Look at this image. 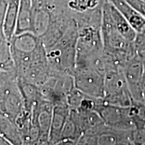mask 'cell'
Instances as JSON below:
<instances>
[{
	"label": "cell",
	"instance_id": "22",
	"mask_svg": "<svg viewBox=\"0 0 145 145\" xmlns=\"http://www.w3.org/2000/svg\"><path fill=\"white\" fill-rule=\"evenodd\" d=\"M144 80H143L142 84V95H143V100L145 103V60H144Z\"/></svg>",
	"mask_w": 145,
	"mask_h": 145
},
{
	"label": "cell",
	"instance_id": "10",
	"mask_svg": "<svg viewBox=\"0 0 145 145\" xmlns=\"http://www.w3.org/2000/svg\"><path fill=\"white\" fill-rule=\"evenodd\" d=\"M54 105L42 99L32 107V122L39 127L40 132L39 144H48V137L51 126Z\"/></svg>",
	"mask_w": 145,
	"mask_h": 145
},
{
	"label": "cell",
	"instance_id": "13",
	"mask_svg": "<svg viewBox=\"0 0 145 145\" xmlns=\"http://www.w3.org/2000/svg\"><path fill=\"white\" fill-rule=\"evenodd\" d=\"M32 29L33 14L32 0H20L14 35L24 32H32Z\"/></svg>",
	"mask_w": 145,
	"mask_h": 145
},
{
	"label": "cell",
	"instance_id": "15",
	"mask_svg": "<svg viewBox=\"0 0 145 145\" xmlns=\"http://www.w3.org/2000/svg\"><path fill=\"white\" fill-rule=\"evenodd\" d=\"M17 79L18 86L24 102L25 108L27 111L30 112L32 107L43 99L40 89L31 83L22 80L18 77Z\"/></svg>",
	"mask_w": 145,
	"mask_h": 145
},
{
	"label": "cell",
	"instance_id": "19",
	"mask_svg": "<svg viewBox=\"0 0 145 145\" xmlns=\"http://www.w3.org/2000/svg\"><path fill=\"white\" fill-rule=\"evenodd\" d=\"M129 112L136 128L145 126V103L133 100L129 107Z\"/></svg>",
	"mask_w": 145,
	"mask_h": 145
},
{
	"label": "cell",
	"instance_id": "6",
	"mask_svg": "<svg viewBox=\"0 0 145 145\" xmlns=\"http://www.w3.org/2000/svg\"><path fill=\"white\" fill-rule=\"evenodd\" d=\"M106 69L93 67H76L73 72L75 88L95 98L104 97Z\"/></svg>",
	"mask_w": 145,
	"mask_h": 145
},
{
	"label": "cell",
	"instance_id": "21",
	"mask_svg": "<svg viewBox=\"0 0 145 145\" xmlns=\"http://www.w3.org/2000/svg\"><path fill=\"white\" fill-rule=\"evenodd\" d=\"M10 142L0 133V145H10Z\"/></svg>",
	"mask_w": 145,
	"mask_h": 145
},
{
	"label": "cell",
	"instance_id": "11",
	"mask_svg": "<svg viewBox=\"0 0 145 145\" xmlns=\"http://www.w3.org/2000/svg\"><path fill=\"white\" fill-rule=\"evenodd\" d=\"M69 114L70 108L67 105H54L48 137V144H59Z\"/></svg>",
	"mask_w": 145,
	"mask_h": 145
},
{
	"label": "cell",
	"instance_id": "1",
	"mask_svg": "<svg viewBox=\"0 0 145 145\" xmlns=\"http://www.w3.org/2000/svg\"><path fill=\"white\" fill-rule=\"evenodd\" d=\"M32 32L40 39L47 49L62 37L72 20L73 12L68 0H32Z\"/></svg>",
	"mask_w": 145,
	"mask_h": 145
},
{
	"label": "cell",
	"instance_id": "16",
	"mask_svg": "<svg viewBox=\"0 0 145 145\" xmlns=\"http://www.w3.org/2000/svg\"><path fill=\"white\" fill-rule=\"evenodd\" d=\"M20 1V0H8L3 28L5 37L9 41L15 34Z\"/></svg>",
	"mask_w": 145,
	"mask_h": 145
},
{
	"label": "cell",
	"instance_id": "17",
	"mask_svg": "<svg viewBox=\"0 0 145 145\" xmlns=\"http://www.w3.org/2000/svg\"><path fill=\"white\" fill-rule=\"evenodd\" d=\"M0 133L11 145L24 144L21 133L14 120L0 114Z\"/></svg>",
	"mask_w": 145,
	"mask_h": 145
},
{
	"label": "cell",
	"instance_id": "5",
	"mask_svg": "<svg viewBox=\"0 0 145 145\" xmlns=\"http://www.w3.org/2000/svg\"><path fill=\"white\" fill-rule=\"evenodd\" d=\"M103 99L105 102L115 106H131L133 99L128 89L123 69L106 68Z\"/></svg>",
	"mask_w": 145,
	"mask_h": 145
},
{
	"label": "cell",
	"instance_id": "14",
	"mask_svg": "<svg viewBox=\"0 0 145 145\" xmlns=\"http://www.w3.org/2000/svg\"><path fill=\"white\" fill-rule=\"evenodd\" d=\"M110 15L114 26L119 33L130 42H134L137 37V32L132 28L126 18L109 1Z\"/></svg>",
	"mask_w": 145,
	"mask_h": 145
},
{
	"label": "cell",
	"instance_id": "18",
	"mask_svg": "<svg viewBox=\"0 0 145 145\" xmlns=\"http://www.w3.org/2000/svg\"><path fill=\"white\" fill-rule=\"evenodd\" d=\"M14 69L10 41L6 39L5 35L0 36V70L12 71Z\"/></svg>",
	"mask_w": 145,
	"mask_h": 145
},
{
	"label": "cell",
	"instance_id": "3",
	"mask_svg": "<svg viewBox=\"0 0 145 145\" xmlns=\"http://www.w3.org/2000/svg\"><path fill=\"white\" fill-rule=\"evenodd\" d=\"M77 38L78 26L73 18L62 37L53 46L46 49L51 71L66 72L73 75Z\"/></svg>",
	"mask_w": 145,
	"mask_h": 145
},
{
	"label": "cell",
	"instance_id": "4",
	"mask_svg": "<svg viewBox=\"0 0 145 145\" xmlns=\"http://www.w3.org/2000/svg\"><path fill=\"white\" fill-rule=\"evenodd\" d=\"M25 109L15 71H1L0 114L14 121L16 118Z\"/></svg>",
	"mask_w": 145,
	"mask_h": 145
},
{
	"label": "cell",
	"instance_id": "7",
	"mask_svg": "<svg viewBox=\"0 0 145 145\" xmlns=\"http://www.w3.org/2000/svg\"><path fill=\"white\" fill-rule=\"evenodd\" d=\"M133 131L117 129L103 124L83 134L77 144L133 145Z\"/></svg>",
	"mask_w": 145,
	"mask_h": 145
},
{
	"label": "cell",
	"instance_id": "23",
	"mask_svg": "<svg viewBox=\"0 0 145 145\" xmlns=\"http://www.w3.org/2000/svg\"><path fill=\"white\" fill-rule=\"evenodd\" d=\"M143 128H144V131H145V126H144V127H143Z\"/></svg>",
	"mask_w": 145,
	"mask_h": 145
},
{
	"label": "cell",
	"instance_id": "20",
	"mask_svg": "<svg viewBox=\"0 0 145 145\" xmlns=\"http://www.w3.org/2000/svg\"><path fill=\"white\" fill-rule=\"evenodd\" d=\"M8 6V0H0V30H3L5 15Z\"/></svg>",
	"mask_w": 145,
	"mask_h": 145
},
{
	"label": "cell",
	"instance_id": "2",
	"mask_svg": "<svg viewBox=\"0 0 145 145\" xmlns=\"http://www.w3.org/2000/svg\"><path fill=\"white\" fill-rule=\"evenodd\" d=\"M101 33L106 68L123 69L126 63L137 54L134 42L123 37L114 26L108 0H105L102 5Z\"/></svg>",
	"mask_w": 145,
	"mask_h": 145
},
{
	"label": "cell",
	"instance_id": "12",
	"mask_svg": "<svg viewBox=\"0 0 145 145\" xmlns=\"http://www.w3.org/2000/svg\"><path fill=\"white\" fill-rule=\"evenodd\" d=\"M129 22L137 33L145 29V17L138 12L126 0H108Z\"/></svg>",
	"mask_w": 145,
	"mask_h": 145
},
{
	"label": "cell",
	"instance_id": "8",
	"mask_svg": "<svg viewBox=\"0 0 145 145\" xmlns=\"http://www.w3.org/2000/svg\"><path fill=\"white\" fill-rule=\"evenodd\" d=\"M129 107L109 104L103 98H98L94 111L107 126L120 130H132L136 128L130 116Z\"/></svg>",
	"mask_w": 145,
	"mask_h": 145
},
{
	"label": "cell",
	"instance_id": "9",
	"mask_svg": "<svg viewBox=\"0 0 145 145\" xmlns=\"http://www.w3.org/2000/svg\"><path fill=\"white\" fill-rule=\"evenodd\" d=\"M123 72L133 100L144 102L142 95L144 75V59L138 53L135 54L124 65Z\"/></svg>",
	"mask_w": 145,
	"mask_h": 145
}]
</instances>
